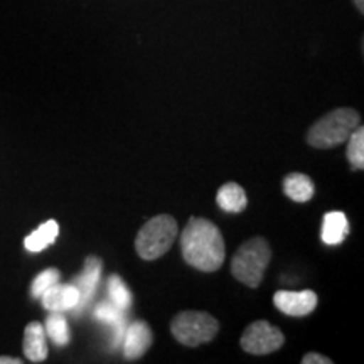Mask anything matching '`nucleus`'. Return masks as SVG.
Wrapping results in <instances>:
<instances>
[{
  "mask_svg": "<svg viewBox=\"0 0 364 364\" xmlns=\"http://www.w3.org/2000/svg\"><path fill=\"white\" fill-rule=\"evenodd\" d=\"M181 250L186 263L206 273L221 268L226 255L220 228L204 218H191L182 231Z\"/></svg>",
  "mask_w": 364,
  "mask_h": 364,
  "instance_id": "obj_1",
  "label": "nucleus"
},
{
  "mask_svg": "<svg viewBox=\"0 0 364 364\" xmlns=\"http://www.w3.org/2000/svg\"><path fill=\"white\" fill-rule=\"evenodd\" d=\"M361 124V117L353 108H338L318 118L307 134V142L316 149H332L348 142L349 135Z\"/></svg>",
  "mask_w": 364,
  "mask_h": 364,
  "instance_id": "obj_2",
  "label": "nucleus"
},
{
  "mask_svg": "<svg viewBox=\"0 0 364 364\" xmlns=\"http://www.w3.org/2000/svg\"><path fill=\"white\" fill-rule=\"evenodd\" d=\"M272 260L270 245L262 236L245 241L231 260V273L241 284L257 289Z\"/></svg>",
  "mask_w": 364,
  "mask_h": 364,
  "instance_id": "obj_3",
  "label": "nucleus"
},
{
  "mask_svg": "<svg viewBox=\"0 0 364 364\" xmlns=\"http://www.w3.org/2000/svg\"><path fill=\"white\" fill-rule=\"evenodd\" d=\"M179 235L177 221L169 215H159L140 228L135 238V250L145 262H152L169 252Z\"/></svg>",
  "mask_w": 364,
  "mask_h": 364,
  "instance_id": "obj_4",
  "label": "nucleus"
},
{
  "mask_svg": "<svg viewBox=\"0 0 364 364\" xmlns=\"http://www.w3.org/2000/svg\"><path fill=\"white\" fill-rule=\"evenodd\" d=\"M171 331L177 343L188 348H196L216 338L220 322L208 312L186 311L172 318Z\"/></svg>",
  "mask_w": 364,
  "mask_h": 364,
  "instance_id": "obj_5",
  "label": "nucleus"
},
{
  "mask_svg": "<svg viewBox=\"0 0 364 364\" xmlns=\"http://www.w3.org/2000/svg\"><path fill=\"white\" fill-rule=\"evenodd\" d=\"M285 338L279 327H273L267 321H257L250 324L241 336V348L255 356H263L279 351Z\"/></svg>",
  "mask_w": 364,
  "mask_h": 364,
  "instance_id": "obj_6",
  "label": "nucleus"
},
{
  "mask_svg": "<svg viewBox=\"0 0 364 364\" xmlns=\"http://www.w3.org/2000/svg\"><path fill=\"white\" fill-rule=\"evenodd\" d=\"M317 294L314 290H300V292H290V290H280L273 295V304L282 314L290 317H304L316 311Z\"/></svg>",
  "mask_w": 364,
  "mask_h": 364,
  "instance_id": "obj_7",
  "label": "nucleus"
},
{
  "mask_svg": "<svg viewBox=\"0 0 364 364\" xmlns=\"http://www.w3.org/2000/svg\"><path fill=\"white\" fill-rule=\"evenodd\" d=\"M102 272H103V262L98 257H88L85 260L83 272L76 277V280L73 282V285L78 289L80 292V302L75 307L76 312H83L86 307L90 306L91 299L97 294V289L102 280Z\"/></svg>",
  "mask_w": 364,
  "mask_h": 364,
  "instance_id": "obj_8",
  "label": "nucleus"
},
{
  "mask_svg": "<svg viewBox=\"0 0 364 364\" xmlns=\"http://www.w3.org/2000/svg\"><path fill=\"white\" fill-rule=\"evenodd\" d=\"M43 306L49 312L75 311L80 302V292L73 284H56L43 294Z\"/></svg>",
  "mask_w": 364,
  "mask_h": 364,
  "instance_id": "obj_9",
  "label": "nucleus"
},
{
  "mask_svg": "<svg viewBox=\"0 0 364 364\" xmlns=\"http://www.w3.org/2000/svg\"><path fill=\"white\" fill-rule=\"evenodd\" d=\"M152 331H150L149 324H145L142 321L132 322L130 326H127L125 334H124V353L125 358L129 359H139L142 358L147 349L152 344Z\"/></svg>",
  "mask_w": 364,
  "mask_h": 364,
  "instance_id": "obj_10",
  "label": "nucleus"
},
{
  "mask_svg": "<svg viewBox=\"0 0 364 364\" xmlns=\"http://www.w3.org/2000/svg\"><path fill=\"white\" fill-rule=\"evenodd\" d=\"M24 349L26 358L31 363H43L48 358V341H46V331L41 322H31L24 331Z\"/></svg>",
  "mask_w": 364,
  "mask_h": 364,
  "instance_id": "obj_11",
  "label": "nucleus"
},
{
  "mask_svg": "<svg viewBox=\"0 0 364 364\" xmlns=\"http://www.w3.org/2000/svg\"><path fill=\"white\" fill-rule=\"evenodd\" d=\"M95 317L98 321L105 322L112 327L113 332V341L112 343L118 346L124 339L125 329H127V321H125V311H122L120 307H117L113 302H102L95 307Z\"/></svg>",
  "mask_w": 364,
  "mask_h": 364,
  "instance_id": "obj_12",
  "label": "nucleus"
},
{
  "mask_svg": "<svg viewBox=\"0 0 364 364\" xmlns=\"http://www.w3.org/2000/svg\"><path fill=\"white\" fill-rule=\"evenodd\" d=\"M348 231H349V223H348V216H346L344 213L332 211V213H327L324 216L321 236L326 245H331V247L341 245L346 236H348Z\"/></svg>",
  "mask_w": 364,
  "mask_h": 364,
  "instance_id": "obj_13",
  "label": "nucleus"
},
{
  "mask_svg": "<svg viewBox=\"0 0 364 364\" xmlns=\"http://www.w3.org/2000/svg\"><path fill=\"white\" fill-rule=\"evenodd\" d=\"M284 191L287 198H290L295 203H307L311 201L316 194V186L312 179L306 174H289L284 181Z\"/></svg>",
  "mask_w": 364,
  "mask_h": 364,
  "instance_id": "obj_14",
  "label": "nucleus"
},
{
  "mask_svg": "<svg viewBox=\"0 0 364 364\" xmlns=\"http://www.w3.org/2000/svg\"><path fill=\"white\" fill-rule=\"evenodd\" d=\"M216 203L226 213H241L247 208L248 199L245 189L236 182H228L218 191Z\"/></svg>",
  "mask_w": 364,
  "mask_h": 364,
  "instance_id": "obj_15",
  "label": "nucleus"
},
{
  "mask_svg": "<svg viewBox=\"0 0 364 364\" xmlns=\"http://www.w3.org/2000/svg\"><path fill=\"white\" fill-rule=\"evenodd\" d=\"M59 235V226L54 220H49L41 225L38 230L33 231L29 236H26L24 247L27 252H43L44 248H48L49 245H53L56 241Z\"/></svg>",
  "mask_w": 364,
  "mask_h": 364,
  "instance_id": "obj_16",
  "label": "nucleus"
},
{
  "mask_svg": "<svg viewBox=\"0 0 364 364\" xmlns=\"http://www.w3.org/2000/svg\"><path fill=\"white\" fill-rule=\"evenodd\" d=\"M44 331L51 338L53 343L58 346H66L71 339L70 326H68V321L63 316V312H51V316L46 318Z\"/></svg>",
  "mask_w": 364,
  "mask_h": 364,
  "instance_id": "obj_17",
  "label": "nucleus"
},
{
  "mask_svg": "<svg viewBox=\"0 0 364 364\" xmlns=\"http://www.w3.org/2000/svg\"><path fill=\"white\" fill-rule=\"evenodd\" d=\"M348 161L354 171L364 167V129L361 125L348 139Z\"/></svg>",
  "mask_w": 364,
  "mask_h": 364,
  "instance_id": "obj_18",
  "label": "nucleus"
},
{
  "mask_svg": "<svg viewBox=\"0 0 364 364\" xmlns=\"http://www.w3.org/2000/svg\"><path fill=\"white\" fill-rule=\"evenodd\" d=\"M108 295H110V302L120 307L122 311H127L132 304V294L129 287L124 284V280L118 275H112L108 280Z\"/></svg>",
  "mask_w": 364,
  "mask_h": 364,
  "instance_id": "obj_19",
  "label": "nucleus"
},
{
  "mask_svg": "<svg viewBox=\"0 0 364 364\" xmlns=\"http://www.w3.org/2000/svg\"><path fill=\"white\" fill-rule=\"evenodd\" d=\"M59 279H61V273H59L58 268H48V270L41 272L34 279L33 285H31V295L34 299H41L46 290H49L53 285L59 284Z\"/></svg>",
  "mask_w": 364,
  "mask_h": 364,
  "instance_id": "obj_20",
  "label": "nucleus"
},
{
  "mask_svg": "<svg viewBox=\"0 0 364 364\" xmlns=\"http://www.w3.org/2000/svg\"><path fill=\"white\" fill-rule=\"evenodd\" d=\"M302 364H332V359L317 353H309L302 358Z\"/></svg>",
  "mask_w": 364,
  "mask_h": 364,
  "instance_id": "obj_21",
  "label": "nucleus"
},
{
  "mask_svg": "<svg viewBox=\"0 0 364 364\" xmlns=\"http://www.w3.org/2000/svg\"><path fill=\"white\" fill-rule=\"evenodd\" d=\"M22 359L12 356H0V364H21Z\"/></svg>",
  "mask_w": 364,
  "mask_h": 364,
  "instance_id": "obj_22",
  "label": "nucleus"
},
{
  "mask_svg": "<svg viewBox=\"0 0 364 364\" xmlns=\"http://www.w3.org/2000/svg\"><path fill=\"white\" fill-rule=\"evenodd\" d=\"M354 4H356L358 11L363 14V12H364V0H354Z\"/></svg>",
  "mask_w": 364,
  "mask_h": 364,
  "instance_id": "obj_23",
  "label": "nucleus"
}]
</instances>
